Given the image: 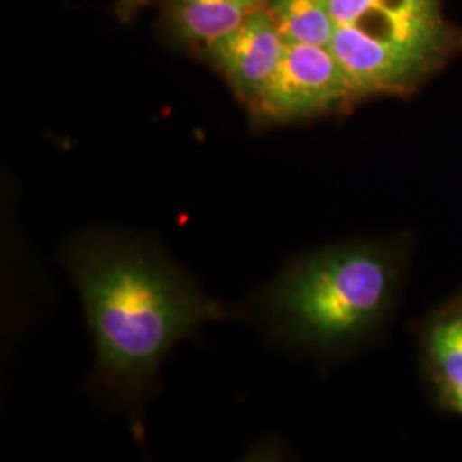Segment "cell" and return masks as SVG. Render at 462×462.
Returning a JSON list of instances; mask_svg holds the SVG:
<instances>
[{"label": "cell", "instance_id": "cell-10", "mask_svg": "<svg viewBox=\"0 0 462 462\" xmlns=\"http://www.w3.org/2000/svg\"><path fill=\"white\" fill-rule=\"evenodd\" d=\"M144 2H148V0H124V4H127V5H139Z\"/></svg>", "mask_w": 462, "mask_h": 462}, {"label": "cell", "instance_id": "cell-6", "mask_svg": "<svg viewBox=\"0 0 462 462\" xmlns=\"http://www.w3.org/2000/svg\"><path fill=\"white\" fill-rule=\"evenodd\" d=\"M286 43L267 7L208 45L206 53L235 95L250 106L280 66Z\"/></svg>", "mask_w": 462, "mask_h": 462}, {"label": "cell", "instance_id": "cell-2", "mask_svg": "<svg viewBox=\"0 0 462 462\" xmlns=\"http://www.w3.org/2000/svg\"><path fill=\"white\" fill-rule=\"evenodd\" d=\"M396 280L389 252L353 244L307 255L236 307L267 339L286 346H347L380 322Z\"/></svg>", "mask_w": 462, "mask_h": 462}, {"label": "cell", "instance_id": "cell-8", "mask_svg": "<svg viewBox=\"0 0 462 462\" xmlns=\"http://www.w3.org/2000/svg\"><path fill=\"white\" fill-rule=\"evenodd\" d=\"M269 11L288 43L330 47L337 26L329 0H271Z\"/></svg>", "mask_w": 462, "mask_h": 462}, {"label": "cell", "instance_id": "cell-9", "mask_svg": "<svg viewBox=\"0 0 462 462\" xmlns=\"http://www.w3.org/2000/svg\"><path fill=\"white\" fill-rule=\"evenodd\" d=\"M430 353L448 404L462 413V312L435 326Z\"/></svg>", "mask_w": 462, "mask_h": 462}, {"label": "cell", "instance_id": "cell-4", "mask_svg": "<svg viewBox=\"0 0 462 462\" xmlns=\"http://www.w3.org/2000/svg\"><path fill=\"white\" fill-rule=\"evenodd\" d=\"M330 50L351 81L358 99L406 93L433 67L437 55L382 42L351 26H337Z\"/></svg>", "mask_w": 462, "mask_h": 462}, {"label": "cell", "instance_id": "cell-5", "mask_svg": "<svg viewBox=\"0 0 462 462\" xmlns=\"http://www.w3.org/2000/svg\"><path fill=\"white\" fill-rule=\"evenodd\" d=\"M336 26H351L382 42L440 55L446 24L440 0H329Z\"/></svg>", "mask_w": 462, "mask_h": 462}, {"label": "cell", "instance_id": "cell-1", "mask_svg": "<svg viewBox=\"0 0 462 462\" xmlns=\"http://www.w3.org/2000/svg\"><path fill=\"white\" fill-rule=\"evenodd\" d=\"M95 343L93 391L141 427L166 355L206 324L236 317L163 250L118 231L86 230L62 250Z\"/></svg>", "mask_w": 462, "mask_h": 462}, {"label": "cell", "instance_id": "cell-7", "mask_svg": "<svg viewBox=\"0 0 462 462\" xmlns=\"http://www.w3.org/2000/svg\"><path fill=\"white\" fill-rule=\"evenodd\" d=\"M271 0H173L177 32L204 49L235 32L248 17L269 7Z\"/></svg>", "mask_w": 462, "mask_h": 462}, {"label": "cell", "instance_id": "cell-3", "mask_svg": "<svg viewBox=\"0 0 462 462\" xmlns=\"http://www.w3.org/2000/svg\"><path fill=\"white\" fill-rule=\"evenodd\" d=\"M358 99L330 47L286 43L271 79L248 106L261 125H280L346 108Z\"/></svg>", "mask_w": 462, "mask_h": 462}]
</instances>
